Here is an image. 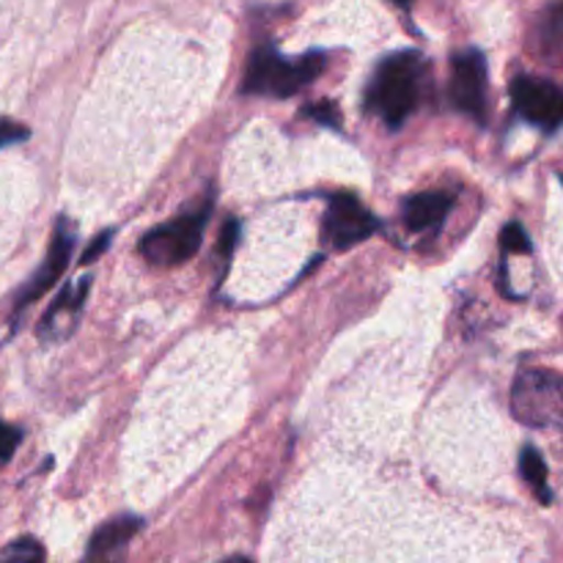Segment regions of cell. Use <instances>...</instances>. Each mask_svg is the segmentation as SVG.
I'll return each mask as SVG.
<instances>
[{
  "mask_svg": "<svg viewBox=\"0 0 563 563\" xmlns=\"http://www.w3.org/2000/svg\"><path fill=\"white\" fill-rule=\"evenodd\" d=\"M515 110L533 126L559 130L563 124V88L544 77L520 75L511 82Z\"/></svg>",
  "mask_w": 563,
  "mask_h": 563,
  "instance_id": "cell-6",
  "label": "cell"
},
{
  "mask_svg": "<svg viewBox=\"0 0 563 563\" xmlns=\"http://www.w3.org/2000/svg\"><path fill=\"white\" fill-rule=\"evenodd\" d=\"M27 135H31V132H27L25 126H22V124H16V121H11V119H0V148L11 146V143L25 141Z\"/></svg>",
  "mask_w": 563,
  "mask_h": 563,
  "instance_id": "cell-16",
  "label": "cell"
},
{
  "mask_svg": "<svg viewBox=\"0 0 563 563\" xmlns=\"http://www.w3.org/2000/svg\"><path fill=\"white\" fill-rule=\"evenodd\" d=\"M20 440H22L20 429L0 423V462L11 460V454H14V449L20 445Z\"/></svg>",
  "mask_w": 563,
  "mask_h": 563,
  "instance_id": "cell-17",
  "label": "cell"
},
{
  "mask_svg": "<svg viewBox=\"0 0 563 563\" xmlns=\"http://www.w3.org/2000/svg\"><path fill=\"white\" fill-rule=\"evenodd\" d=\"M520 473L542 504H550V500H553V489H550L548 484V465H544L542 454H539L533 445H526V449H522Z\"/></svg>",
  "mask_w": 563,
  "mask_h": 563,
  "instance_id": "cell-12",
  "label": "cell"
},
{
  "mask_svg": "<svg viewBox=\"0 0 563 563\" xmlns=\"http://www.w3.org/2000/svg\"><path fill=\"white\" fill-rule=\"evenodd\" d=\"M500 245L506 253H531V240L520 223H509L500 234Z\"/></svg>",
  "mask_w": 563,
  "mask_h": 563,
  "instance_id": "cell-14",
  "label": "cell"
},
{
  "mask_svg": "<svg viewBox=\"0 0 563 563\" xmlns=\"http://www.w3.org/2000/svg\"><path fill=\"white\" fill-rule=\"evenodd\" d=\"M324 69V55L311 53L302 58H284L275 47H258L247 64L242 93L253 97H295L300 88L313 82V77Z\"/></svg>",
  "mask_w": 563,
  "mask_h": 563,
  "instance_id": "cell-2",
  "label": "cell"
},
{
  "mask_svg": "<svg viewBox=\"0 0 563 563\" xmlns=\"http://www.w3.org/2000/svg\"><path fill=\"white\" fill-rule=\"evenodd\" d=\"M44 548L36 539H16L5 550H0V561H42Z\"/></svg>",
  "mask_w": 563,
  "mask_h": 563,
  "instance_id": "cell-13",
  "label": "cell"
},
{
  "mask_svg": "<svg viewBox=\"0 0 563 563\" xmlns=\"http://www.w3.org/2000/svg\"><path fill=\"white\" fill-rule=\"evenodd\" d=\"M511 410L526 427L563 432V374L550 368L520 372L511 388Z\"/></svg>",
  "mask_w": 563,
  "mask_h": 563,
  "instance_id": "cell-3",
  "label": "cell"
},
{
  "mask_svg": "<svg viewBox=\"0 0 563 563\" xmlns=\"http://www.w3.org/2000/svg\"><path fill=\"white\" fill-rule=\"evenodd\" d=\"M423 60L418 53H394L379 60L368 86V108L388 126H401L421 102Z\"/></svg>",
  "mask_w": 563,
  "mask_h": 563,
  "instance_id": "cell-1",
  "label": "cell"
},
{
  "mask_svg": "<svg viewBox=\"0 0 563 563\" xmlns=\"http://www.w3.org/2000/svg\"><path fill=\"white\" fill-rule=\"evenodd\" d=\"M110 236H113V231H102V234H99V240H93L91 247H88V251H86V256H82V264L97 262V258L102 256L104 247L110 245Z\"/></svg>",
  "mask_w": 563,
  "mask_h": 563,
  "instance_id": "cell-19",
  "label": "cell"
},
{
  "mask_svg": "<svg viewBox=\"0 0 563 563\" xmlns=\"http://www.w3.org/2000/svg\"><path fill=\"white\" fill-rule=\"evenodd\" d=\"M141 528H143L141 517H130V515L104 522V526L91 537V544H88V559H104V555L115 553V550L124 548L126 542H132L135 533H141Z\"/></svg>",
  "mask_w": 563,
  "mask_h": 563,
  "instance_id": "cell-11",
  "label": "cell"
},
{
  "mask_svg": "<svg viewBox=\"0 0 563 563\" xmlns=\"http://www.w3.org/2000/svg\"><path fill=\"white\" fill-rule=\"evenodd\" d=\"M379 231V220L350 192H333L324 214V242L333 251H350Z\"/></svg>",
  "mask_w": 563,
  "mask_h": 563,
  "instance_id": "cell-5",
  "label": "cell"
},
{
  "mask_svg": "<svg viewBox=\"0 0 563 563\" xmlns=\"http://www.w3.org/2000/svg\"><path fill=\"white\" fill-rule=\"evenodd\" d=\"M306 115H311L313 121L324 126H339L341 124V113L335 108V102H317L306 110Z\"/></svg>",
  "mask_w": 563,
  "mask_h": 563,
  "instance_id": "cell-15",
  "label": "cell"
},
{
  "mask_svg": "<svg viewBox=\"0 0 563 563\" xmlns=\"http://www.w3.org/2000/svg\"><path fill=\"white\" fill-rule=\"evenodd\" d=\"M88 286H91V278H80L77 284H69L58 295V300L49 306V311L44 313L42 324H38V335L47 341L66 339L71 333V328L77 324V317H80V308L86 302Z\"/></svg>",
  "mask_w": 563,
  "mask_h": 563,
  "instance_id": "cell-9",
  "label": "cell"
},
{
  "mask_svg": "<svg viewBox=\"0 0 563 563\" xmlns=\"http://www.w3.org/2000/svg\"><path fill=\"white\" fill-rule=\"evenodd\" d=\"M209 209L212 207L207 203L196 212H187L181 218L146 231L141 240V253L146 256V262L154 264V267H179V264L190 262L198 247H201Z\"/></svg>",
  "mask_w": 563,
  "mask_h": 563,
  "instance_id": "cell-4",
  "label": "cell"
},
{
  "mask_svg": "<svg viewBox=\"0 0 563 563\" xmlns=\"http://www.w3.org/2000/svg\"><path fill=\"white\" fill-rule=\"evenodd\" d=\"M454 209V196L445 190H429L410 196L401 207V218L410 231H432L445 223V218Z\"/></svg>",
  "mask_w": 563,
  "mask_h": 563,
  "instance_id": "cell-10",
  "label": "cell"
},
{
  "mask_svg": "<svg viewBox=\"0 0 563 563\" xmlns=\"http://www.w3.org/2000/svg\"><path fill=\"white\" fill-rule=\"evenodd\" d=\"M451 102L471 119H487V60L478 49H465L451 58Z\"/></svg>",
  "mask_w": 563,
  "mask_h": 563,
  "instance_id": "cell-7",
  "label": "cell"
},
{
  "mask_svg": "<svg viewBox=\"0 0 563 563\" xmlns=\"http://www.w3.org/2000/svg\"><path fill=\"white\" fill-rule=\"evenodd\" d=\"M71 247H75V225H71L66 218H58V223H55V231H53V242H49L47 258H44L42 267L33 273V278L27 280L25 289L20 291L16 306L20 308L31 306V302H36L44 291L53 289V284L64 275L66 264H69Z\"/></svg>",
  "mask_w": 563,
  "mask_h": 563,
  "instance_id": "cell-8",
  "label": "cell"
},
{
  "mask_svg": "<svg viewBox=\"0 0 563 563\" xmlns=\"http://www.w3.org/2000/svg\"><path fill=\"white\" fill-rule=\"evenodd\" d=\"M236 240H240V223H236V220H229V223L223 225V236H220V247H218L220 258L229 262L231 253H234L236 247Z\"/></svg>",
  "mask_w": 563,
  "mask_h": 563,
  "instance_id": "cell-18",
  "label": "cell"
}]
</instances>
